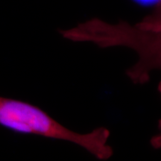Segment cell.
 Here are the masks:
<instances>
[{"label": "cell", "instance_id": "1", "mask_svg": "<svg viewBox=\"0 0 161 161\" xmlns=\"http://www.w3.org/2000/svg\"><path fill=\"white\" fill-rule=\"evenodd\" d=\"M153 14L135 26L125 23L109 25L100 19H92L61 34L73 41H91L101 47L127 46L139 53L140 60L128 71L134 83L149 79V72L160 66V5Z\"/></svg>", "mask_w": 161, "mask_h": 161}, {"label": "cell", "instance_id": "2", "mask_svg": "<svg viewBox=\"0 0 161 161\" xmlns=\"http://www.w3.org/2000/svg\"><path fill=\"white\" fill-rule=\"evenodd\" d=\"M0 125L19 134L72 142L101 160H108L114 154L108 143L110 135L108 128L79 134L64 126L45 110L23 101L0 96Z\"/></svg>", "mask_w": 161, "mask_h": 161}, {"label": "cell", "instance_id": "3", "mask_svg": "<svg viewBox=\"0 0 161 161\" xmlns=\"http://www.w3.org/2000/svg\"><path fill=\"white\" fill-rule=\"evenodd\" d=\"M134 3H135L141 6L144 7H151V6H158L160 5V0H132Z\"/></svg>", "mask_w": 161, "mask_h": 161}]
</instances>
